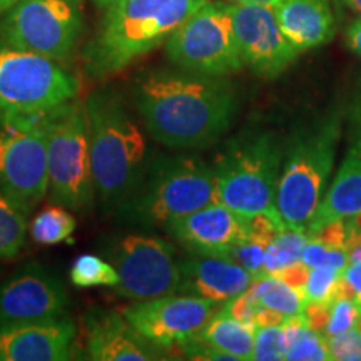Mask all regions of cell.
Listing matches in <instances>:
<instances>
[{
  "mask_svg": "<svg viewBox=\"0 0 361 361\" xmlns=\"http://www.w3.org/2000/svg\"><path fill=\"white\" fill-rule=\"evenodd\" d=\"M134 104L151 137L171 149L218 141L238 112L233 85L223 75L149 71L134 82Z\"/></svg>",
  "mask_w": 361,
  "mask_h": 361,
  "instance_id": "1",
  "label": "cell"
},
{
  "mask_svg": "<svg viewBox=\"0 0 361 361\" xmlns=\"http://www.w3.org/2000/svg\"><path fill=\"white\" fill-rule=\"evenodd\" d=\"M207 0H119L106 8L96 35L84 49L85 71L106 79L168 42Z\"/></svg>",
  "mask_w": 361,
  "mask_h": 361,
  "instance_id": "2",
  "label": "cell"
},
{
  "mask_svg": "<svg viewBox=\"0 0 361 361\" xmlns=\"http://www.w3.org/2000/svg\"><path fill=\"white\" fill-rule=\"evenodd\" d=\"M96 196L116 207L133 191L146 168L147 142L121 94L94 92L84 104Z\"/></svg>",
  "mask_w": 361,
  "mask_h": 361,
  "instance_id": "3",
  "label": "cell"
},
{
  "mask_svg": "<svg viewBox=\"0 0 361 361\" xmlns=\"http://www.w3.org/2000/svg\"><path fill=\"white\" fill-rule=\"evenodd\" d=\"M216 201L214 169L201 157L157 156L116 207V221L129 228H164Z\"/></svg>",
  "mask_w": 361,
  "mask_h": 361,
  "instance_id": "4",
  "label": "cell"
},
{
  "mask_svg": "<svg viewBox=\"0 0 361 361\" xmlns=\"http://www.w3.org/2000/svg\"><path fill=\"white\" fill-rule=\"evenodd\" d=\"M283 149L271 133L234 139L214 164L218 201L245 218L276 209Z\"/></svg>",
  "mask_w": 361,
  "mask_h": 361,
  "instance_id": "5",
  "label": "cell"
},
{
  "mask_svg": "<svg viewBox=\"0 0 361 361\" xmlns=\"http://www.w3.org/2000/svg\"><path fill=\"white\" fill-rule=\"evenodd\" d=\"M44 124L51 202L72 211L85 209L92 204L96 188L84 106L67 102L44 114Z\"/></svg>",
  "mask_w": 361,
  "mask_h": 361,
  "instance_id": "6",
  "label": "cell"
},
{
  "mask_svg": "<svg viewBox=\"0 0 361 361\" xmlns=\"http://www.w3.org/2000/svg\"><path fill=\"white\" fill-rule=\"evenodd\" d=\"M338 137L340 123L329 119L288 151L276 189V209L288 228L308 229L335 164Z\"/></svg>",
  "mask_w": 361,
  "mask_h": 361,
  "instance_id": "7",
  "label": "cell"
},
{
  "mask_svg": "<svg viewBox=\"0 0 361 361\" xmlns=\"http://www.w3.org/2000/svg\"><path fill=\"white\" fill-rule=\"evenodd\" d=\"M78 75L57 61L0 40V111L42 116L79 94Z\"/></svg>",
  "mask_w": 361,
  "mask_h": 361,
  "instance_id": "8",
  "label": "cell"
},
{
  "mask_svg": "<svg viewBox=\"0 0 361 361\" xmlns=\"http://www.w3.org/2000/svg\"><path fill=\"white\" fill-rule=\"evenodd\" d=\"M84 32L80 0H19L0 19V40L66 61Z\"/></svg>",
  "mask_w": 361,
  "mask_h": 361,
  "instance_id": "9",
  "label": "cell"
},
{
  "mask_svg": "<svg viewBox=\"0 0 361 361\" xmlns=\"http://www.w3.org/2000/svg\"><path fill=\"white\" fill-rule=\"evenodd\" d=\"M49 189L44 114L0 111V192L30 211Z\"/></svg>",
  "mask_w": 361,
  "mask_h": 361,
  "instance_id": "10",
  "label": "cell"
},
{
  "mask_svg": "<svg viewBox=\"0 0 361 361\" xmlns=\"http://www.w3.org/2000/svg\"><path fill=\"white\" fill-rule=\"evenodd\" d=\"M166 56L184 71L228 75L245 66L229 6L204 2L166 42Z\"/></svg>",
  "mask_w": 361,
  "mask_h": 361,
  "instance_id": "11",
  "label": "cell"
},
{
  "mask_svg": "<svg viewBox=\"0 0 361 361\" xmlns=\"http://www.w3.org/2000/svg\"><path fill=\"white\" fill-rule=\"evenodd\" d=\"M109 255L119 274V283L112 290L119 296L147 301L178 293L180 259L166 239L128 234L114 243Z\"/></svg>",
  "mask_w": 361,
  "mask_h": 361,
  "instance_id": "12",
  "label": "cell"
},
{
  "mask_svg": "<svg viewBox=\"0 0 361 361\" xmlns=\"http://www.w3.org/2000/svg\"><path fill=\"white\" fill-rule=\"evenodd\" d=\"M218 311L214 301L174 293L154 300L135 301L123 310V314L146 340L161 348H173L200 335Z\"/></svg>",
  "mask_w": 361,
  "mask_h": 361,
  "instance_id": "13",
  "label": "cell"
},
{
  "mask_svg": "<svg viewBox=\"0 0 361 361\" xmlns=\"http://www.w3.org/2000/svg\"><path fill=\"white\" fill-rule=\"evenodd\" d=\"M239 54L245 66L263 79H274L296 61L298 52L284 37L271 6L229 4Z\"/></svg>",
  "mask_w": 361,
  "mask_h": 361,
  "instance_id": "14",
  "label": "cell"
},
{
  "mask_svg": "<svg viewBox=\"0 0 361 361\" xmlns=\"http://www.w3.org/2000/svg\"><path fill=\"white\" fill-rule=\"evenodd\" d=\"M66 284L42 264L30 263L0 284V328L64 316Z\"/></svg>",
  "mask_w": 361,
  "mask_h": 361,
  "instance_id": "15",
  "label": "cell"
},
{
  "mask_svg": "<svg viewBox=\"0 0 361 361\" xmlns=\"http://www.w3.org/2000/svg\"><path fill=\"white\" fill-rule=\"evenodd\" d=\"M164 229L191 252L221 256L228 247L250 238V218L216 201L171 221Z\"/></svg>",
  "mask_w": 361,
  "mask_h": 361,
  "instance_id": "16",
  "label": "cell"
},
{
  "mask_svg": "<svg viewBox=\"0 0 361 361\" xmlns=\"http://www.w3.org/2000/svg\"><path fill=\"white\" fill-rule=\"evenodd\" d=\"M84 345L94 361L164 360L161 346L146 340L116 311L94 308L84 314Z\"/></svg>",
  "mask_w": 361,
  "mask_h": 361,
  "instance_id": "17",
  "label": "cell"
},
{
  "mask_svg": "<svg viewBox=\"0 0 361 361\" xmlns=\"http://www.w3.org/2000/svg\"><path fill=\"white\" fill-rule=\"evenodd\" d=\"M78 328L67 316L0 328V361H66L74 358Z\"/></svg>",
  "mask_w": 361,
  "mask_h": 361,
  "instance_id": "18",
  "label": "cell"
},
{
  "mask_svg": "<svg viewBox=\"0 0 361 361\" xmlns=\"http://www.w3.org/2000/svg\"><path fill=\"white\" fill-rule=\"evenodd\" d=\"M252 281L255 276L250 271L226 256L191 252L188 258L180 259L178 293L224 305L250 290Z\"/></svg>",
  "mask_w": 361,
  "mask_h": 361,
  "instance_id": "19",
  "label": "cell"
},
{
  "mask_svg": "<svg viewBox=\"0 0 361 361\" xmlns=\"http://www.w3.org/2000/svg\"><path fill=\"white\" fill-rule=\"evenodd\" d=\"M284 37L298 52L311 51L335 35V19L328 0H281L274 6Z\"/></svg>",
  "mask_w": 361,
  "mask_h": 361,
  "instance_id": "20",
  "label": "cell"
},
{
  "mask_svg": "<svg viewBox=\"0 0 361 361\" xmlns=\"http://www.w3.org/2000/svg\"><path fill=\"white\" fill-rule=\"evenodd\" d=\"M361 213V149L350 147L333 186L319 202L306 233Z\"/></svg>",
  "mask_w": 361,
  "mask_h": 361,
  "instance_id": "21",
  "label": "cell"
},
{
  "mask_svg": "<svg viewBox=\"0 0 361 361\" xmlns=\"http://www.w3.org/2000/svg\"><path fill=\"white\" fill-rule=\"evenodd\" d=\"M200 338L216 350L231 355L234 361L252 360L255 329L238 322L224 308H221L209 319V323L200 333Z\"/></svg>",
  "mask_w": 361,
  "mask_h": 361,
  "instance_id": "22",
  "label": "cell"
},
{
  "mask_svg": "<svg viewBox=\"0 0 361 361\" xmlns=\"http://www.w3.org/2000/svg\"><path fill=\"white\" fill-rule=\"evenodd\" d=\"M286 360L290 361H328L331 360L326 336L310 328L303 314L291 316L283 323Z\"/></svg>",
  "mask_w": 361,
  "mask_h": 361,
  "instance_id": "23",
  "label": "cell"
},
{
  "mask_svg": "<svg viewBox=\"0 0 361 361\" xmlns=\"http://www.w3.org/2000/svg\"><path fill=\"white\" fill-rule=\"evenodd\" d=\"M250 293L259 305L278 311L284 318L301 314L306 305L303 291L290 286L276 274H263L255 278Z\"/></svg>",
  "mask_w": 361,
  "mask_h": 361,
  "instance_id": "24",
  "label": "cell"
},
{
  "mask_svg": "<svg viewBox=\"0 0 361 361\" xmlns=\"http://www.w3.org/2000/svg\"><path fill=\"white\" fill-rule=\"evenodd\" d=\"M29 211L0 192V259H12L24 246Z\"/></svg>",
  "mask_w": 361,
  "mask_h": 361,
  "instance_id": "25",
  "label": "cell"
},
{
  "mask_svg": "<svg viewBox=\"0 0 361 361\" xmlns=\"http://www.w3.org/2000/svg\"><path fill=\"white\" fill-rule=\"evenodd\" d=\"M308 233L303 229L296 228H283L273 241L268 245L266 250V263L264 273L266 274H278L288 266L301 261V255L308 243Z\"/></svg>",
  "mask_w": 361,
  "mask_h": 361,
  "instance_id": "26",
  "label": "cell"
},
{
  "mask_svg": "<svg viewBox=\"0 0 361 361\" xmlns=\"http://www.w3.org/2000/svg\"><path fill=\"white\" fill-rule=\"evenodd\" d=\"M75 226V218L67 211V207L54 204L35 216L29 226V231L39 245H57L72 236Z\"/></svg>",
  "mask_w": 361,
  "mask_h": 361,
  "instance_id": "27",
  "label": "cell"
},
{
  "mask_svg": "<svg viewBox=\"0 0 361 361\" xmlns=\"http://www.w3.org/2000/svg\"><path fill=\"white\" fill-rule=\"evenodd\" d=\"M71 281L78 288L109 286L114 288L119 283V274L114 264L94 255H82L71 266Z\"/></svg>",
  "mask_w": 361,
  "mask_h": 361,
  "instance_id": "28",
  "label": "cell"
},
{
  "mask_svg": "<svg viewBox=\"0 0 361 361\" xmlns=\"http://www.w3.org/2000/svg\"><path fill=\"white\" fill-rule=\"evenodd\" d=\"M340 278L341 271L331 268H310L303 290L306 303L331 305L338 298Z\"/></svg>",
  "mask_w": 361,
  "mask_h": 361,
  "instance_id": "29",
  "label": "cell"
},
{
  "mask_svg": "<svg viewBox=\"0 0 361 361\" xmlns=\"http://www.w3.org/2000/svg\"><path fill=\"white\" fill-rule=\"evenodd\" d=\"M301 261L310 268H331L343 271L350 263V252L341 247H333L319 239L310 238L306 243Z\"/></svg>",
  "mask_w": 361,
  "mask_h": 361,
  "instance_id": "30",
  "label": "cell"
},
{
  "mask_svg": "<svg viewBox=\"0 0 361 361\" xmlns=\"http://www.w3.org/2000/svg\"><path fill=\"white\" fill-rule=\"evenodd\" d=\"M266 250L268 245L258 241V239H243V241L236 243L231 247H228L223 255L226 258L233 259L234 263L243 266L246 271H250L255 278L263 276L264 273V263H266Z\"/></svg>",
  "mask_w": 361,
  "mask_h": 361,
  "instance_id": "31",
  "label": "cell"
},
{
  "mask_svg": "<svg viewBox=\"0 0 361 361\" xmlns=\"http://www.w3.org/2000/svg\"><path fill=\"white\" fill-rule=\"evenodd\" d=\"M255 361H281L286 360V343H284L283 324L276 326H259L255 329Z\"/></svg>",
  "mask_w": 361,
  "mask_h": 361,
  "instance_id": "32",
  "label": "cell"
},
{
  "mask_svg": "<svg viewBox=\"0 0 361 361\" xmlns=\"http://www.w3.org/2000/svg\"><path fill=\"white\" fill-rule=\"evenodd\" d=\"M361 318V306L353 298H336L329 305L328 326L324 329V336H335L343 331L358 326Z\"/></svg>",
  "mask_w": 361,
  "mask_h": 361,
  "instance_id": "33",
  "label": "cell"
},
{
  "mask_svg": "<svg viewBox=\"0 0 361 361\" xmlns=\"http://www.w3.org/2000/svg\"><path fill=\"white\" fill-rule=\"evenodd\" d=\"M331 360L361 361V329L355 326L340 335L326 338Z\"/></svg>",
  "mask_w": 361,
  "mask_h": 361,
  "instance_id": "34",
  "label": "cell"
},
{
  "mask_svg": "<svg viewBox=\"0 0 361 361\" xmlns=\"http://www.w3.org/2000/svg\"><path fill=\"white\" fill-rule=\"evenodd\" d=\"M223 308L228 311L233 318H236L238 322L245 323L246 326L251 329H256V310H258V301L252 298L250 290L243 293L233 300H229L228 303L223 305Z\"/></svg>",
  "mask_w": 361,
  "mask_h": 361,
  "instance_id": "35",
  "label": "cell"
},
{
  "mask_svg": "<svg viewBox=\"0 0 361 361\" xmlns=\"http://www.w3.org/2000/svg\"><path fill=\"white\" fill-rule=\"evenodd\" d=\"M301 314H303L305 322L308 323L310 328H313L324 335V329H326L329 319V305L306 303Z\"/></svg>",
  "mask_w": 361,
  "mask_h": 361,
  "instance_id": "36",
  "label": "cell"
},
{
  "mask_svg": "<svg viewBox=\"0 0 361 361\" xmlns=\"http://www.w3.org/2000/svg\"><path fill=\"white\" fill-rule=\"evenodd\" d=\"M310 274V266L305 264L303 261H298V263L288 266L283 271H279L276 276H279L283 281H286L290 286L296 288V290L303 291L306 279H308Z\"/></svg>",
  "mask_w": 361,
  "mask_h": 361,
  "instance_id": "37",
  "label": "cell"
},
{
  "mask_svg": "<svg viewBox=\"0 0 361 361\" xmlns=\"http://www.w3.org/2000/svg\"><path fill=\"white\" fill-rule=\"evenodd\" d=\"M341 276L348 286L351 298L361 306V263L350 261L346 268L341 271Z\"/></svg>",
  "mask_w": 361,
  "mask_h": 361,
  "instance_id": "38",
  "label": "cell"
},
{
  "mask_svg": "<svg viewBox=\"0 0 361 361\" xmlns=\"http://www.w3.org/2000/svg\"><path fill=\"white\" fill-rule=\"evenodd\" d=\"M350 147L361 149V94L350 114Z\"/></svg>",
  "mask_w": 361,
  "mask_h": 361,
  "instance_id": "39",
  "label": "cell"
},
{
  "mask_svg": "<svg viewBox=\"0 0 361 361\" xmlns=\"http://www.w3.org/2000/svg\"><path fill=\"white\" fill-rule=\"evenodd\" d=\"M284 316L279 314L278 311L266 308V306L258 303V310H256V328L259 326H276V324L284 323Z\"/></svg>",
  "mask_w": 361,
  "mask_h": 361,
  "instance_id": "40",
  "label": "cell"
},
{
  "mask_svg": "<svg viewBox=\"0 0 361 361\" xmlns=\"http://www.w3.org/2000/svg\"><path fill=\"white\" fill-rule=\"evenodd\" d=\"M346 45L351 52H355L356 56L361 57V17L351 22L346 29Z\"/></svg>",
  "mask_w": 361,
  "mask_h": 361,
  "instance_id": "41",
  "label": "cell"
},
{
  "mask_svg": "<svg viewBox=\"0 0 361 361\" xmlns=\"http://www.w3.org/2000/svg\"><path fill=\"white\" fill-rule=\"evenodd\" d=\"M231 4H259V6H271L274 7L281 0H228Z\"/></svg>",
  "mask_w": 361,
  "mask_h": 361,
  "instance_id": "42",
  "label": "cell"
},
{
  "mask_svg": "<svg viewBox=\"0 0 361 361\" xmlns=\"http://www.w3.org/2000/svg\"><path fill=\"white\" fill-rule=\"evenodd\" d=\"M346 7L351 8V11L361 16V0H341Z\"/></svg>",
  "mask_w": 361,
  "mask_h": 361,
  "instance_id": "43",
  "label": "cell"
},
{
  "mask_svg": "<svg viewBox=\"0 0 361 361\" xmlns=\"http://www.w3.org/2000/svg\"><path fill=\"white\" fill-rule=\"evenodd\" d=\"M17 2H19V0H0V16H2L4 12H7L11 7L16 6Z\"/></svg>",
  "mask_w": 361,
  "mask_h": 361,
  "instance_id": "44",
  "label": "cell"
},
{
  "mask_svg": "<svg viewBox=\"0 0 361 361\" xmlns=\"http://www.w3.org/2000/svg\"><path fill=\"white\" fill-rule=\"evenodd\" d=\"M350 261H353V263H361V245L356 246L353 251H350Z\"/></svg>",
  "mask_w": 361,
  "mask_h": 361,
  "instance_id": "45",
  "label": "cell"
},
{
  "mask_svg": "<svg viewBox=\"0 0 361 361\" xmlns=\"http://www.w3.org/2000/svg\"><path fill=\"white\" fill-rule=\"evenodd\" d=\"M94 4H96V6H99V7H104V8H107L109 6H112V4H116V2H119V0H92Z\"/></svg>",
  "mask_w": 361,
  "mask_h": 361,
  "instance_id": "46",
  "label": "cell"
},
{
  "mask_svg": "<svg viewBox=\"0 0 361 361\" xmlns=\"http://www.w3.org/2000/svg\"><path fill=\"white\" fill-rule=\"evenodd\" d=\"M358 326H360V329H361V318H360V323H358Z\"/></svg>",
  "mask_w": 361,
  "mask_h": 361,
  "instance_id": "47",
  "label": "cell"
}]
</instances>
